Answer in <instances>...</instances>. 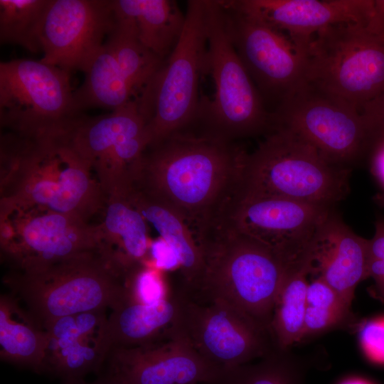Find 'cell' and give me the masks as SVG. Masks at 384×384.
I'll return each instance as SVG.
<instances>
[{"label":"cell","mask_w":384,"mask_h":384,"mask_svg":"<svg viewBox=\"0 0 384 384\" xmlns=\"http://www.w3.org/2000/svg\"><path fill=\"white\" fill-rule=\"evenodd\" d=\"M248 154L234 141L185 129L146 148L133 185L175 210L200 243L238 192Z\"/></svg>","instance_id":"6da1fadb"},{"label":"cell","mask_w":384,"mask_h":384,"mask_svg":"<svg viewBox=\"0 0 384 384\" xmlns=\"http://www.w3.org/2000/svg\"><path fill=\"white\" fill-rule=\"evenodd\" d=\"M1 201L90 221L107 196L67 129L35 137L1 134Z\"/></svg>","instance_id":"7a4b0ae2"},{"label":"cell","mask_w":384,"mask_h":384,"mask_svg":"<svg viewBox=\"0 0 384 384\" xmlns=\"http://www.w3.org/2000/svg\"><path fill=\"white\" fill-rule=\"evenodd\" d=\"M203 270L189 294L220 299L270 332L287 265L272 249L221 223L200 242Z\"/></svg>","instance_id":"3957f363"},{"label":"cell","mask_w":384,"mask_h":384,"mask_svg":"<svg viewBox=\"0 0 384 384\" xmlns=\"http://www.w3.org/2000/svg\"><path fill=\"white\" fill-rule=\"evenodd\" d=\"M126 274L100 252L11 270V294L41 325L80 313L113 309L125 298Z\"/></svg>","instance_id":"277c9868"},{"label":"cell","mask_w":384,"mask_h":384,"mask_svg":"<svg viewBox=\"0 0 384 384\" xmlns=\"http://www.w3.org/2000/svg\"><path fill=\"white\" fill-rule=\"evenodd\" d=\"M351 169L331 164L291 130L274 125L246 159L239 192L335 208Z\"/></svg>","instance_id":"5b68a950"},{"label":"cell","mask_w":384,"mask_h":384,"mask_svg":"<svg viewBox=\"0 0 384 384\" xmlns=\"http://www.w3.org/2000/svg\"><path fill=\"white\" fill-rule=\"evenodd\" d=\"M207 51L205 71L215 84L212 100H200L191 127L228 141L267 134L272 112L241 62L230 39L221 1L206 0Z\"/></svg>","instance_id":"8992f818"},{"label":"cell","mask_w":384,"mask_h":384,"mask_svg":"<svg viewBox=\"0 0 384 384\" xmlns=\"http://www.w3.org/2000/svg\"><path fill=\"white\" fill-rule=\"evenodd\" d=\"M371 18L323 28L306 47L305 83L360 112L384 92V34Z\"/></svg>","instance_id":"52a82bcc"},{"label":"cell","mask_w":384,"mask_h":384,"mask_svg":"<svg viewBox=\"0 0 384 384\" xmlns=\"http://www.w3.org/2000/svg\"><path fill=\"white\" fill-rule=\"evenodd\" d=\"M206 11V0L187 1L179 41L137 98L146 122L149 146L188 128L195 120L207 51Z\"/></svg>","instance_id":"ba28073f"},{"label":"cell","mask_w":384,"mask_h":384,"mask_svg":"<svg viewBox=\"0 0 384 384\" xmlns=\"http://www.w3.org/2000/svg\"><path fill=\"white\" fill-rule=\"evenodd\" d=\"M70 73L42 61L0 63V124L26 137L66 129L78 116Z\"/></svg>","instance_id":"9c48e42d"},{"label":"cell","mask_w":384,"mask_h":384,"mask_svg":"<svg viewBox=\"0 0 384 384\" xmlns=\"http://www.w3.org/2000/svg\"><path fill=\"white\" fill-rule=\"evenodd\" d=\"M0 245L11 270L100 252L97 224L49 210L0 202Z\"/></svg>","instance_id":"30bf717a"},{"label":"cell","mask_w":384,"mask_h":384,"mask_svg":"<svg viewBox=\"0 0 384 384\" xmlns=\"http://www.w3.org/2000/svg\"><path fill=\"white\" fill-rule=\"evenodd\" d=\"M67 131L91 165L107 197L128 191L139 177L143 155L150 144L137 99L108 114L78 116Z\"/></svg>","instance_id":"8fae6325"},{"label":"cell","mask_w":384,"mask_h":384,"mask_svg":"<svg viewBox=\"0 0 384 384\" xmlns=\"http://www.w3.org/2000/svg\"><path fill=\"white\" fill-rule=\"evenodd\" d=\"M272 115L274 125L291 130L325 159L346 169H351L371 139L356 107L305 82L288 94Z\"/></svg>","instance_id":"7c38bea8"},{"label":"cell","mask_w":384,"mask_h":384,"mask_svg":"<svg viewBox=\"0 0 384 384\" xmlns=\"http://www.w3.org/2000/svg\"><path fill=\"white\" fill-rule=\"evenodd\" d=\"M180 288L181 302L174 328L218 370L250 363L276 348L268 331L229 304L194 297Z\"/></svg>","instance_id":"4fadbf2b"},{"label":"cell","mask_w":384,"mask_h":384,"mask_svg":"<svg viewBox=\"0 0 384 384\" xmlns=\"http://www.w3.org/2000/svg\"><path fill=\"white\" fill-rule=\"evenodd\" d=\"M220 1L232 43L262 99L280 103L305 82L306 48L235 0Z\"/></svg>","instance_id":"5bb4252c"},{"label":"cell","mask_w":384,"mask_h":384,"mask_svg":"<svg viewBox=\"0 0 384 384\" xmlns=\"http://www.w3.org/2000/svg\"><path fill=\"white\" fill-rule=\"evenodd\" d=\"M334 209L238 191L221 223L270 247L291 267L311 261L310 249L315 234Z\"/></svg>","instance_id":"9a60e30c"},{"label":"cell","mask_w":384,"mask_h":384,"mask_svg":"<svg viewBox=\"0 0 384 384\" xmlns=\"http://www.w3.org/2000/svg\"><path fill=\"white\" fill-rule=\"evenodd\" d=\"M115 24L112 0H50L41 31L44 63L83 72Z\"/></svg>","instance_id":"2e32d148"},{"label":"cell","mask_w":384,"mask_h":384,"mask_svg":"<svg viewBox=\"0 0 384 384\" xmlns=\"http://www.w3.org/2000/svg\"><path fill=\"white\" fill-rule=\"evenodd\" d=\"M105 369L127 384H213L222 372L203 359L174 326L146 345L111 350Z\"/></svg>","instance_id":"e0dca14e"},{"label":"cell","mask_w":384,"mask_h":384,"mask_svg":"<svg viewBox=\"0 0 384 384\" xmlns=\"http://www.w3.org/2000/svg\"><path fill=\"white\" fill-rule=\"evenodd\" d=\"M106 311L70 315L42 326L46 335L43 374L61 384H74L90 373L103 371L110 352Z\"/></svg>","instance_id":"ac0fdd59"},{"label":"cell","mask_w":384,"mask_h":384,"mask_svg":"<svg viewBox=\"0 0 384 384\" xmlns=\"http://www.w3.org/2000/svg\"><path fill=\"white\" fill-rule=\"evenodd\" d=\"M242 9L288 34L306 50L311 37L328 26L368 21L375 1L235 0Z\"/></svg>","instance_id":"d6986e66"},{"label":"cell","mask_w":384,"mask_h":384,"mask_svg":"<svg viewBox=\"0 0 384 384\" xmlns=\"http://www.w3.org/2000/svg\"><path fill=\"white\" fill-rule=\"evenodd\" d=\"M368 242L334 209L319 227L311 246V273L321 278L350 305L356 287L368 277Z\"/></svg>","instance_id":"ffe728a7"},{"label":"cell","mask_w":384,"mask_h":384,"mask_svg":"<svg viewBox=\"0 0 384 384\" xmlns=\"http://www.w3.org/2000/svg\"><path fill=\"white\" fill-rule=\"evenodd\" d=\"M100 215L97 226L103 256L126 274L149 262V224L127 192L107 197Z\"/></svg>","instance_id":"44dd1931"},{"label":"cell","mask_w":384,"mask_h":384,"mask_svg":"<svg viewBox=\"0 0 384 384\" xmlns=\"http://www.w3.org/2000/svg\"><path fill=\"white\" fill-rule=\"evenodd\" d=\"M181 302V289L161 303L147 305L124 301L112 309L106 324V340L114 348L146 345L166 338L176 323Z\"/></svg>","instance_id":"7402d4cb"},{"label":"cell","mask_w":384,"mask_h":384,"mask_svg":"<svg viewBox=\"0 0 384 384\" xmlns=\"http://www.w3.org/2000/svg\"><path fill=\"white\" fill-rule=\"evenodd\" d=\"M127 196L159 237L177 255L183 280L181 287L188 292H195L201 279L203 258L199 243L186 221L166 203L135 186L128 191Z\"/></svg>","instance_id":"603a6c76"},{"label":"cell","mask_w":384,"mask_h":384,"mask_svg":"<svg viewBox=\"0 0 384 384\" xmlns=\"http://www.w3.org/2000/svg\"><path fill=\"white\" fill-rule=\"evenodd\" d=\"M0 348L1 361L43 374L46 332L13 294L0 298Z\"/></svg>","instance_id":"cb8c5ba5"},{"label":"cell","mask_w":384,"mask_h":384,"mask_svg":"<svg viewBox=\"0 0 384 384\" xmlns=\"http://www.w3.org/2000/svg\"><path fill=\"white\" fill-rule=\"evenodd\" d=\"M116 15L129 18L134 23L140 42L154 55L165 60L182 34L186 14L176 1L112 0Z\"/></svg>","instance_id":"d4e9b609"},{"label":"cell","mask_w":384,"mask_h":384,"mask_svg":"<svg viewBox=\"0 0 384 384\" xmlns=\"http://www.w3.org/2000/svg\"><path fill=\"white\" fill-rule=\"evenodd\" d=\"M85 80L74 92L77 110L102 107L114 110L137 99L105 41L83 70Z\"/></svg>","instance_id":"484cf974"},{"label":"cell","mask_w":384,"mask_h":384,"mask_svg":"<svg viewBox=\"0 0 384 384\" xmlns=\"http://www.w3.org/2000/svg\"><path fill=\"white\" fill-rule=\"evenodd\" d=\"M310 262L289 267L276 297L270 333L276 348L289 350L303 340Z\"/></svg>","instance_id":"4316f807"},{"label":"cell","mask_w":384,"mask_h":384,"mask_svg":"<svg viewBox=\"0 0 384 384\" xmlns=\"http://www.w3.org/2000/svg\"><path fill=\"white\" fill-rule=\"evenodd\" d=\"M114 16L115 24L106 42L138 98L161 67L164 60L140 42L134 23L129 18L115 14Z\"/></svg>","instance_id":"83f0119b"},{"label":"cell","mask_w":384,"mask_h":384,"mask_svg":"<svg viewBox=\"0 0 384 384\" xmlns=\"http://www.w3.org/2000/svg\"><path fill=\"white\" fill-rule=\"evenodd\" d=\"M306 370L289 350L275 348L257 360L223 370L213 384H306Z\"/></svg>","instance_id":"f1b7e54d"},{"label":"cell","mask_w":384,"mask_h":384,"mask_svg":"<svg viewBox=\"0 0 384 384\" xmlns=\"http://www.w3.org/2000/svg\"><path fill=\"white\" fill-rule=\"evenodd\" d=\"M50 0H0V42L42 52L41 31Z\"/></svg>","instance_id":"f546056e"},{"label":"cell","mask_w":384,"mask_h":384,"mask_svg":"<svg viewBox=\"0 0 384 384\" xmlns=\"http://www.w3.org/2000/svg\"><path fill=\"white\" fill-rule=\"evenodd\" d=\"M351 305L321 278L308 284L303 339L352 323Z\"/></svg>","instance_id":"4dcf8cb0"},{"label":"cell","mask_w":384,"mask_h":384,"mask_svg":"<svg viewBox=\"0 0 384 384\" xmlns=\"http://www.w3.org/2000/svg\"><path fill=\"white\" fill-rule=\"evenodd\" d=\"M163 272L149 262L134 269L126 277L124 301L154 305L167 299L173 291Z\"/></svg>","instance_id":"1f68e13d"},{"label":"cell","mask_w":384,"mask_h":384,"mask_svg":"<svg viewBox=\"0 0 384 384\" xmlns=\"http://www.w3.org/2000/svg\"><path fill=\"white\" fill-rule=\"evenodd\" d=\"M360 338L368 356L375 361L384 363V319L365 323L361 329Z\"/></svg>","instance_id":"d6a6232c"},{"label":"cell","mask_w":384,"mask_h":384,"mask_svg":"<svg viewBox=\"0 0 384 384\" xmlns=\"http://www.w3.org/2000/svg\"><path fill=\"white\" fill-rule=\"evenodd\" d=\"M149 260L151 265L162 272L180 270V262L175 251L160 237L150 242Z\"/></svg>","instance_id":"836d02e7"},{"label":"cell","mask_w":384,"mask_h":384,"mask_svg":"<svg viewBox=\"0 0 384 384\" xmlns=\"http://www.w3.org/2000/svg\"><path fill=\"white\" fill-rule=\"evenodd\" d=\"M368 126L371 137L384 132V92L366 104L361 111Z\"/></svg>","instance_id":"e575fe53"},{"label":"cell","mask_w":384,"mask_h":384,"mask_svg":"<svg viewBox=\"0 0 384 384\" xmlns=\"http://www.w3.org/2000/svg\"><path fill=\"white\" fill-rule=\"evenodd\" d=\"M368 260H384V219L376 220L375 233L368 242Z\"/></svg>","instance_id":"d590c367"},{"label":"cell","mask_w":384,"mask_h":384,"mask_svg":"<svg viewBox=\"0 0 384 384\" xmlns=\"http://www.w3.org/2000/svg\"><path fill=\"white\" fill-rule=\"evenodd\" d=\"M368 274L374 280L379 294L384 299V260H368Z\"/></svg>","instance_id":"8d00e7d4"},{"label":"cell","mask_w":384,"mask_h":384,"mask_svg":"<svg viewBox=\"0 0 384 384\" xmlns=\"http://www.w3.org/2000/svg\"><path fill=\"white\" fill-rule=\"evenodd\" d=\"M74 384H127L117 374L104 369L103 371L98 375L97 379L92 382L87 383L85 380L76 383Z\"/></svg>","instance_id":"74e56055"},{"label":"cell","mask_w":384,"mask_h":384,"mask_svg":"<svg viewBox=\"0 0 384 384\" xmlns=\"http://www.w3.org/2000/svg\"><path fill=\"white\" fill-rule=\"evenodd\" d=\"M374 169L376 176L384 183V146L376 156Z\"/></svg>","instance_id":"f35d334b"},{"label":"cell","mask_w":384,"mask_h":384,"mask_svg":"<svg viewBox=\"0 0 384 384\" xmlns=\"http://www.w3.org/2000/svg\"><path fill=\"white\" fill-rule=\"evenodd\" d=\"M340 384H371V383L367 380L360 379V378H351V379H347L341 382Z\"/></svg>","instance_id":"ab89813d"}]
</instances>
